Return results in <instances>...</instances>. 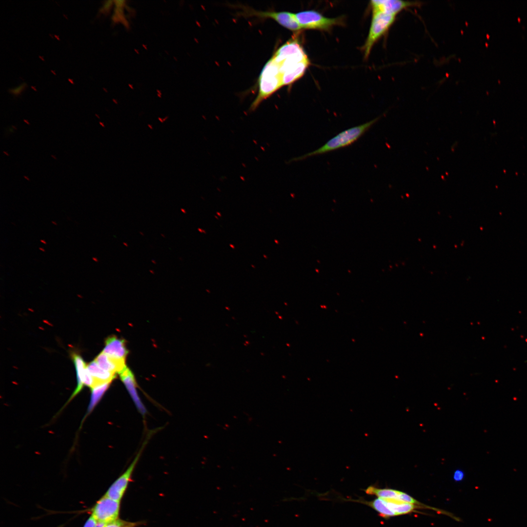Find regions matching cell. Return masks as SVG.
Here are the masks:
<instances>
[{
	"label": "cell",
	"instance_id": "cell-9",
	"mask_svg": "<svg viewBox=\"0 0 527 527\" xmlns=\"http://www.w3.org/2000/svg\"><path fill=\"white\" fill-rule=\"evenodd\" d=\"M249 15L261 18H271L279 24L292 31H298L302 29L298 22L295 14L288 12H262L254 10L249 11Z\"/></svg>",
	"mask_w": 527,
	"mask_h": 527
},
{
	"label": "cell",
	"instance_id": "cell-33",
	"mask_svg": "<svg viewBox=\"0 0 527 527\" xmlns=\"http://www.w3.org/2000/svg\"><path fill=\"white\" fill-rule=\"evenodd\" d=\"M69 80V81H70V82H71V83H72V84H73V83H74V82H73V81H72V80H71V79L70 80V79H69V80Z\"/></svg>",
	"mask_w": 527,
	"mask_h": 527
},
{
	"label": "cell",
	"instance_id": "cell-36",
	"mask_svg": "<svg viewBox=\"0 0 527 527\" xmlns=\"http://www.w3.org/2000/svg\"><path fill=\"white\" fill-rule=\"evenodd\" d=\"M140 234H141V235H142V236H143V235H144L143 233H142V232H140Z\"/></svg>",
	"mask_w": 527,
	"mask_h": 527
},
{
	"label": "cell",
	"instance_id": "cell-14",
	"mask_svg": "<svg viewBox=\"0 0 527 527\" xmlns=\"http://www.w3.org/2000/svg\"><path fill=\"white\" fill-rule=\"evenodd\" d=\"M87 369L93 378L95 386L107 383L116 377V374L106 371L100 367L97 362L93 360L87 365Z\"/></svg>",
	"mask_w": 527,
	"mask_h": 527
},
{
	"label": "cell",
	"instance_id": "cell-28",
	"mask_svg": "<svg viewBox=\"0 0 527 527\" xmlns=\"http://www.w3.org/2000/svg\"><path fill=\"white\" fill-rule=\"evenodd\" d=\"M40 241H41V243H43V244H46L47 243L44 240L41 239V240H40Z\"/></svg>",
	"mask_w": 527,
	"mask_h": 527
},
{
	"label": "cell",
	"instance_id": "cell-12",
	"mask_svg": "<svg viewBox=\"0 0 527 527\" xmlns=\"http://www.w3.org/2000/svg\"><path fill=\"white\" fill-rule=\"evenodd\" d=\"M119 374L137 408L142 413H145L146 410L138 396L136 389L137 383L133 372L126 367Z\"/></svg>",
	"mask_w": 527,
	"mask_h": 527
},
{
	"label": "cell",
	"instance_id": "cell-22",
	"mask_svg": "<svg viewBox=\"0 0 527 527\" xmlns=\"http://www.w3.org/2000/svg\"><path fill=\"white\" fill-rule=\"evenodd\" d=\"M26 86V84L25 83H23L16 88L10 89L9 91L15 95H18L21 93Z\"/></svg>",
	"mask_w": 527,
	"mask_h": 527
},
{
	"label": "cell",
	"instance_id": "cell-24",
	"mask_svg": "<svg viewBox=\"0 0 527 527\" xmlns=\"http://www.w3.org/2000/svg\"><path fill=\"white\" fill-rule=\"evenodd\" d=\"M464 477V473L460 470H457L453 474V478L456 481L462 480Z\"/></svg>",
	"mask_w": 527,
	"mask_h": 527
},
{
	"label": "cell",
	"instance_id": "cell-1",
	"mask_svg": "<svg viewBox=\"0 0 527 527\" xmlns=\"http://www.w3.org/2000/svg\"><path fill=\"white\" fill-rule=\"evenodd\" d=\"M379 119L380 117L343 131L317 149L295 158L292 161H302L311 157L322 155L348 146L358 140Z\"/></svg>",
	"mask_w": 527,
	"mask_h": 527
},
{
	"label": "cell",
	"instance_id": "cell-7",
	"mask_svg": "<svg viewBox=\"0 0 527 527\" xmlns=\"http://www.w3.org/2000/svg\"><path fill=\"white\" fill-rule=\"evenodd\" d=\"M142 450V449L138 453L126 471L109 487L104 495L121 502L131 480L133 470L139 459Z\"/></svg>",
	"mask_w": 527,
	"mask_h": 527
},
{
	"label": "cell",
	"instance_id": "cell-23",
	"mask_svg": "<svg viewBox=\"0 0 527 527\" xmlns=\"http://www.w3.org/2000/svg\"><path fill=\"white\" fill-rule=\"evenodd\" d=\"M113 2L114 1L111 0H109L105 1L104 3L103 4V7L101 9V12H108L112 6Z\"/></svg>",
	"mask_w": 527,
	"mask_h": 527
},
{
	"label": "cell",
	"instance_id": "cell-34",
	"mask_svg": "<svg viewBox=\"0 0 527 527\" xmlns=\"http://www.w3.org/2000/svg\"><path fill=\"white\" fill-rule=\"evenodd\" d=\"M150 272H151V273L152 274H154V271H153V270H152V271L151 270H150Z\"/></svg>",
	"mask_w": 527,
	"mask_h": 527
},
{
	"label": "cell",
	"instance_id": "cell-25",
	"mask_svg": "<svg viewBox=\"0 0 527 527\" xmlns=\"http://www.w3.org/2000/svg\"><path fill=\"white\" fill-rule=\"evenodd\" d=\"M114 2L117 8H123L125 4V1L124 0H114Z\"/></svg>",
	"mask_w": 527,
	"mask_h": 527
},
{
	"label": "cell",
	"instance_id": "cell-13",
	"mask_svg": "<svg viewBox=\"0 0 527 527\" xmlns=\"http://www.w3.org/2000/svg\"><path fill=\"white\" fill-rule=\"evenodd\" d=\"M94 360L103 369L116 374H119L126 367L125 360L113 358L102 351Z\"/></svg>",
	"mask_w": 527,
	"mask_h": 527
},
{
	"label": "cell",
	"instance_id": "cell-35",
	"mask_svg": "<svg viewBox=\"0 0 527 527\" xmlns=\"http://www.w3.org/2000/svg\"><path fill=\"white\" fill-rule=\"evenodd\" d=\"M152 262L153 263L155 264H156V262H155V261H154V260H152Z\"/></svg>",
	"mask_w": 527,
	"mask_h": 527
},
{
	"label": "cell",
	"instance_id": "cell-8",
	"mask_svg": "<svg viewBox=\"0 0 527 527\" xmlns=\"http://www.w3.org/2000/svg\"><path fill=\"white\" fill-rule=\"evenodd\" d=\"M421 3L400 0H374L371 1L373 13L382 12L397 16L402 11L410 7H418Z\"/></svg>",
	"mask_w": 527,
	"mask_h": 527
},
{
	"label": "cell",
	"instance_id": "cell-20",
	"mask_svg": "<svg viewBox=\"0 0 527 527\" xmlns=\"http://www.w3.org/2000/svg\"><path fill=\"white\" fill-rule=\"evenodd\" d=\"M140 524V522H129L118 518L105 524L103 527H136Z\"/></svg>",
	"mask_w": 527,
	"mask_h": 527
},
{
	"label": "cell",
	"instance_id": "cell-30",
	"mask_svg": "<svg viewBox=\"0 0 527 527\" xmlns=\"http://www.w3.org/2000/svg\"><path fill=\"white\" fill-rule=\"evenodd\" d=\"M52 223L53 224H54L57 225V223H56V222H54V221H52Z\"/></svg>",
	"mask_w": 527,
	"mask_h": 527
},
{
	"label": "cell",
	"instance_id": "cell-3",
	"mask_svg": "<svg viewBox=\"0 0 527 527\" xmlns=\"http://www.w3.org/2000/svg\"><path fill=\"white\" fill-rule=\"evenodd\" d=\"M283 69L308 60L297 40H290L281 46L271 58Z\"/></svg>",
	"mask_w": 527,
	"mask_h": 527
},
{
	"label": "cell",
	"instance_id": "cell-17",
	"mask_svg": "<svg viewBox=\"0 0 527 527\" xmlns=\"http://www.w3.org/2000/svg\"><path fill=\"white\" fill-rule=\"evenodd\" d=\"M366 494L375 495L378 498L383 499H395L399 500L401 491L395 489L384 488H380L373 486H370L365 489Z\"/></svg>",
	"mask_w": 527,
	"mask_h": 527
},
{
	"label": "cell",
	"instance_id": "cell-18",
	"mask_svg": "<svg viewBox=\"0 0 527 527\" xmlns=\"http://www.w3.org/2000/svg\"><path fill=\"white\" fill-rule=\"evenodd\" d=\"M110 383H105L91 388L90 403L87 409L89 414L94 408L109 387Z\"/></svg>",
	"mask_w": 527,
	"mask_h": 527
},
{
	"label": "cell",
	"instance_id": "cell-21",
	"mask_svg": "<svg viewBox=\"0 0 527 527\" xmlns=\"http://www.w3.org/2000/svg\"><path fill=\"white\" fill-rule=\"evenodd\" d=\"M98 522L91 515L86 520L83 527H96Z\"/></svg>",
	"mask_w": 527,
	"mask_h": 527
},
{
	"label": "cell",
	"instance_id": "cell-16",
	"mask_svg": "<svg viewBox=\"0 0 527 527\" xmlns=\"http://www.w3.org/2000/svg\"><path fill=\"white\" fill-rule=\"evenodd\" d=\"M383 499V498H382ZM386 502L390 510L395 516H399L410 513L419 507H423L405 502L395 499H383Z\"/></svg>",
	"mask_w": 527,
	"mask_h": 527
},
{
	"label": "cell",
	"instance_id": "cell-4",
	"mask_svg": "<svg viewBox=\"0 0 527 527\" xmlns=\"http://www.w3.org/2000/svg\"><path fill=\"white\" fill-rule=\"evenodd\" d=\"M396 17L382 12L373 13L369 34L364 46L365 58H367L376 41L392 26L395 20Z\"/></svg>",
	"mask_w": 527,
	"mask_h": 527
},
{
	"label": "cell",
	"instance_id": "cell-11",
	"mask_svg": "<svg viewBox=\"0 0 527 527\" xmlns=\"http://www.w3.org/2000/svg\"><path fill=\"white\" fill-rule=\"evenodd\" d=\"M102 352L113 358L123 360L128 354L125 341L116 336H111L106 339Z\"/></svg>",
	"mask_w": 527,
	"mask_h": 527
},
{
	"label": "cell",
	"instance_id": "cell-5",
	"mask_svg": "<svg viewBox=\"0 0 527 527\" xmlns=\"http://www.w3.org/2000/svg\"><path fill=\"white\" fill-rule=\"evenodd\" d=\"M120 501L103 495L91 508V515L100 523L106 524L118 518Z\"/></svg>",
	"mask_w": 527,
	"mask_h": 527
},
{
	"label": "cell",
	"instance_id": "cell-31",
	"mask_svg": "<svg viewBox=\"0 0 527 527\" xmlns=\"http://www.w3.org/2000/svg\"><path fill=\"white\" fill-rule=\"evenodd\" d=\"M123 244H124V245H125V246H126V247H127V246H128V244H127V243H124V242H123Z\"/></svg>",
	"mask_w": 527,
	"mask_h": 527
},
{
	"label": "cell",
	"instance_id": "cell-29",
	"mask_svg": "<svg viewBox=\"0 0 527 527\" xmlns=\"http://www.w3.org/2000/svg\"><path fill=\"white\" fill-rule=\"evenodd\" d=\"M39 249L41 251H43V252L45 251V250L43 248L39 247Z\"/></svg>",
	"mask_w": 527,
	"mask_h": 527
},
{
	"label": "cell",
	"instance_id": "cell-15",
	"mask_svg": "<svg viewBox=\"0 0 527 527\" xmlns=\"http://www.w3.org/2000/svg\"><path fill=\"white\" fill-rule=\"evenodd\" d=\"M309 64V60L301 61L291 67L281 76L282 86L290 84L302 77Z\"/></svg>",
	"mask_w": 527,
	"mask_h": 527
},
{
	"label": "cell",
	"instance_id": "cell-10",
	"mask_svg": "<svg viewBox=\"0 0 527 527\" xmlns=\"http://www.w3.org/2000/svg\"><path fill=\"white\" fill-rule=\"evenodd\" d=\"M72 358L76 368L78 385L71 399L78 394L84 385L89 386L91 388L95 386L94 380L88 371L87 365L81 356L77 353H73L72 354Z\"/></svg>",
	"mask_w": 527,
	"mask_h": 527
},
{
	"label": "cell",
	"instance_id": "cell-27",
	"mask_svg": "<svg viewBox=\"0 0 527 527\" xmlns=\"http://www.w3.org/2000/svg\"><path fill=\"white\" fill-rule=\"evenodd\" d=\"M92 259H93V261H94L95 262H98V259H97V258H96V257H93V258H92Z\"/></svg>",
	"mask_w": 527,
	"mask_h": 527
},
{
	"label": "cell",
	"instance_id": "cell-19",
	"mask_svg": "<svg viewBox=\"0 0 527 527\" xmlns=\"http://www.w3.org/2000/svg\"><path fill=\"white\" fill-rule=\"evenodd\" d=\"M367 504L384 518H388L395 516L383 499L377 498L371 502H367Z\"/></svg>",
	"mask_w": 527,
	"mask_h": 527
},
{
	"label": "cell",
	"instance_id": "cell-6",
	"mask_svg": "<svg viewBox=\"0 0 527 527\" xmlns=\"http://www.w3.org/2000/svg\"><path fill=\"white\" fill-rule=\"evenodd\" d=\"M302 28L328 30L339 23V19L324 17L313 10L304 11L295 14Z\"/></svg>",
	"mask_w": 527,
	"mask_h": 527
},
{
	"label": "cell",
	"instance_id": "cell-2",
	"mask_svg": "<svg viewBox=\"0 0 527 527\" xmlns=\"http://www.w3.org/2000/svg\"><path fill=\"white\" fill-rule=\"evenodd\" d=\"M258 95L250 105L249 111H254L264 100L282 86L281 76L277 64L270 59L262 70L259 81Z\"/></svg>",
	"mask_w": 527,
	"mask_h": 527
},
{
	"label": "cell",
	"instance_id": "cell-26",
	"mask_svg": "<svg viewBox=\"0 0 527 527\" xmlns=\"http://www.w3.org/2000/svg\"><path fill=\"white\" fill-rule=\"evenodd\" d=\"M105 524L98 523L96 527H103Z\"/></svg>",
	"mask_w": 527,
	"mask_h": 527
},
{
	"label": "cell",
	"instance_id": "cell-32",
	"mask_svg": "<svg viewBox=\"0 0 527 527\" xmlns=\"http://www.w3.org/2000/svg\"><path fill=\"white\" fill-rule=\"evenodd\" d=\"M181 210H182V212L183 213H185V211L184 209H181Z\"/></svg>",
	"mask_w": 527,
	"mask_h": 527
}]
</instances>
